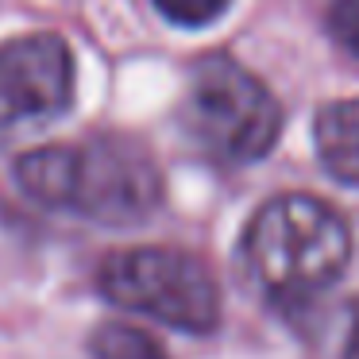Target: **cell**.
Listing matches in <instances>:
<instances>
[{"instance_id":"1","label":"cell","mask_w":359,"mask_h":359,"mask_svg":"<svg viewBox=\"0 0 359 359\" xmlns=\"http://www.w3.org/2000/svg\"><path fill=\"white\" fill-rule=\"evenodd\" d=\"M16 182L32 201L97 224H140L163 201V174L135 140L101 135L20 155Z\"/></svg>"},{"instance_id":"2","label":"cell","mask_w":359,"mask_h":359,"mask_svg":"<svg viewBox=\"0 0 359 359\" xmlns=\"http://www.w3.org/2000/svg\"><path fill=\"white\" fill-rule=\"evenodd\" d=\"M351 259L344 217L309 194L271 197L243 232V263L255 286L282 305H302L336 286Z\"/></svg>"},{"instance_id":"3","label":"cell","mask_w":359,"mask_h":359,"mask_svg":"<svg viewBox=\"0 0 359 359\" xmlns=\"http://www.w3.org/2000/svg\"><path fill=\"white\" fill-rule=\"evenodd\" d=\"M186 140L212 163H255L282 132V104L251 70L228 55H205L189 70L178 109Z\"/></svg>"},{"instance_id":"4","label":"cell","mask_w":359,"mask_h":359,"mask_svg":"<svg viewBox=\"0 0 359 359\" xmlns=\"http://www.w3.org/2000/svg\"><path fill=\"white\" fill-rule=\"evenodd\" d=\"M97 286L120 309L143 313L178 332L220 325V290L201 259L178 248H124L101 259Z\"/></svg>"},{"instance_id":"5","label":"cell","mask_w":359,"mask_h":359,"mask_svg":"<svg viewBox=\"0 0 359 359\" xmlns=\"http://www.w3.org/2000/svg\"><path fill=\"white\" fill-rule=\"evenodd\" d=\"M74 104V55L58 35H20L0 43V132L55 120Z\"/></svg>"},{"instance_id":"6","label":"cell","mask_w":359,"mask_h":359,"mask_svg":"<svg viewBox=\"0 0 359 359\" xmlns=\"http://www.w3.org/2000/svg\"><path fill=\"white\" fill-rule=\"evenodd\" d=\"M313 140L325 170L344 186H359V97L325 104L313 124Z\"/></svg>"},{"instance_id":"7","label":"cell","mask_w":359,"mask_h":359,"mask_svg":"<svg viewBox=\"0 0 359 359\" xmlns=\"http://www.w3.org/2000/svg\"><path fill=\"white\" fill-rule=\"evenodd\" d=\"M89 355L93 359H166V348L151 332H143V328L109 320V325L93 328Z\"/></svg>"},{"instance_id":"8","label":"cell","mask_w":359,"mask_h":359,"mask_svg":"<svg viewBox=\"0 0 359 359\" xmlns=\"http://www.w3.org/2000/svg\"><path fill=\"white\" fill-rule=\"evenodd\" d=\"M232 0H155V8L163 12L170 24L178 27H205L217 16H224Z\"/></svg>"},{"instance_id":"9","label":"cell","mask_w":359,"mask_h":359,"mask_svg":"<svg viewBox=\"0 0 359 359\" xmlns=\"http://www.w3.org/2000/svg\"><path fill=\"white\" fill-rule=\"evenodd\" d=\"M325 24H328V35H332L348 55L359 58V0H332Z\"/></svg>"},{"instance_id":"10","label":"cell","mask_w":359,"mask_h":359,"mask_svg":"<svg viewBox=\"0 0 359 359\" xmlns=\"http://www.w3.org/2000/svg\"><path fill=\"white\" fill-rule=\"evenodd\" d=\"M344 359H359V302L351 305V317H348V344H344Z\"/></svg>"}]
</instances>
